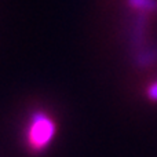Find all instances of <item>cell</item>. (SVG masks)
<instances>
[{"label":"cell","instance_id":"obj_1","mask_svg":"<svg viewBox=\"0 0 157 157\" xmlns=\"http://www.w3.org/2000/svg\"><path fill=\"white\" fill-rule=\"evenodd\" d=\"M54 136V123L44 114L32 117L26 131V142L33 152H40L51 142Z\"/></svg>","mask_w":157,"mask_h":157},{"label":"cell","instance_id":"obj_2","mask_svg":"<svg viewBox=\"0 0 157 157\" xmlns=\"http://www.w3.org/2000/svg\"><path fill=\"white\" fill-rule=\"evenodd\" d=\"M149 97L152 98V99L157 101V83L153 84V86L150 87V90H149Z\"/></svg>","mask_w":157,"mask_h":157}]
</instances>
